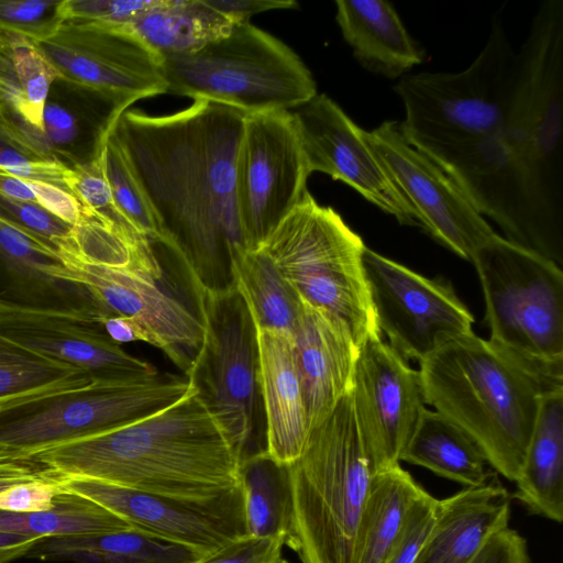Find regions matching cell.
Segmentation results:
<instances>
[{"instance_id": "52a82bcc", "label": "cell", "mask_w": 563, "mask_h": 563, "mask_svg": "<svg viewBox=\"0 0 563 563\" xmlns=\"http://www.w3.org/2000/svg\"><path fill=\"white\" fill-rule=\"evenodd\" d=\"M166 93L205 100L246 115L294 110L317 92L302 59L251 22L191 54L162 60Z\"/></svg>"}, {"instance_id": "5b68a950", "label": "cell", "mask_w": 563, "mask_h": 563, "mask_svg": "<svg viewBox=\"0 0 563 563\" xmlns=\"http://www.w3.org/2000/svg\"><path fill=\"white\" fill-rule=\"evenodd\" d=\"M289 466L294 521L286 542L301 563H353L373 472L351 390L309 432Z\"/></svg>"}, {"instance_id": "9c48e42d", "label": "cell", "mask_w": 563, "mask_h": 563, "mask_svg": "<svg viewBox=\"0 0 563 563\" xmlns=\"http://www.w3.org/2000/svg\"><path fill=\"white\" fill-rule=\"evenodd\" d=\"M191 289L203 339L185 376L196 386L241 463L265 452L257 328L235 287Z\"/></svg>"}, {"instance_id": "836d02e7", "label": "cell", "mask_w": 563, "mask_h": 563, "mask_svg": "<svg viewBox=\"0 0 563 563\" xmlns=\"http://www.w3.org/2000/svg\"><path fill=\"white\" fill-rule=\"evenodd\" d=\"M91 383L82 369L46 357L0 334V401Z\"/></svg>"}, {"instance_id": "6da1fadb", "label": "cell", "mask_w": 563, "mask_h": 563, "mask_svg": "<svg viewBox=\"0 0 563 563\" xmlns=\"http://www.w3.org/2000/svg\"><path fill=\"white\" fill-rule=\"evenodd\" d=\"M245 113L196 100L175 113L126 110L112 132L137 179L165 246L191 287L224 291L247 251L235 198V162Z\"/></svg>"}, {"instance_id": "4fadbf2b", "label": "cell", "mask_w": 563, "mask_h": 563, "mask_svg": "<svg viewBox=\"0 0 563 563\" xmlns=\"http://www.w3.org/2000/svg\"><path fill=\"white\" fill-rule=\"evenodd\" d=\"M310 176L290 111L245 115L235 198L247 251L256 250L308 191Z\"/></svg>"}, {"instance_id": "8d00e7d4", "label": "cell", "mask_w": 563, "mask_h": 563, "mask_svg": "<svg viewBox=\"0 0 563 563\" xmlns=\"http://www.w3.org/2000/svg\"><path fill=\"white\" fill-rule=\"evenodd\" d=\"M104 167L121 217L137 234L159 244L162 234L155 217L112 131L104 147Z\"/></svg>"}, {"instance_id": "ac0fdd59", "label": "cell", "mask_w": 563, "mask_h": 563, "mask_svg": "<svg viewBox=\"0 0 563 563\" xmlns=\"http://www.w3.org/2000/svg\"><path fill=\"white\" fill-rule=\"evenodd\" d=\"M351 395L373 474L399 464L427 405L419 371L382 335L371 336L360 347Z\"/></svg>"}, {"instance_id": "f907efd6", "label": "cell", "mask_w": 563, "mask_h": 563, "mask_svg": "<svg viewBox=\"0 0 563 563\" xmlns=\"http://www.w3.org/2000/svg\"><path fill=\"white\" fill-rule=\"evenodd\" d=\"M45 136L48 142L66 144L78 133L76 120L63 108L46 104L44 112Z\"/></svg>"}, {"instance_id": "e575fe53", "label": "cell", "mask_w": 563, "mask_h": 563, "mask_svg": "<svg viewBox=\"0 0 563 563\" xmlns=\"http://www.w3.org/2000/svg\"><path fill=\"white\" fill-rule=\"evenodd\" d=\"M67 165L46 137L27 126L0 101V176L49 183L62 188Z\"/></svg>"}, {"instance_id": "ee69618b", "label": "cell", "mask_w": 563, "mask_h": 563, "mask_svg": "<svg viewBox=\"0 0 563 563\" xmlns=\"http://www.w3.org/2000/svg\"><path fill=\"white\" fill-rule=\"evenodd\" d=\"M62 493L56 474L52 479L21 483L0 493V510L20 514L45 511L54 506Z\"/></svg>"}, {"instance_id": "816d5d0a", "label": "cell", "mask_w": 563, "mask_h": 563, "mask_svg": "<svg viewBox=\"0 0 563 563\" xmlns=\"http://www.w3.org/2000/svg\"><path fill=\"white\" fill-rule=\"evenodd\" d=\"M43 539L0 531V563H10L29 552Z\"/></svg>"}, {"instance_id": "4316f807", "label": "cell", "mask_w": 563, "mask_h": 563, "mask_svg": "<svg viewBox=\"0 0 563 563\" xmlns=\"http://www.w3.org/2000/svg\"><path fill=\"white\" fill-rule=\"evenodd\" d=\"M234 24L205 0H157L126 25L163 60L199 51L228 35Z\"/></svg>"}, {"instance_id": "d4e9b609", "label": "cell", "mask_w": 563, "mask_h": 563, "mask_svg": "<svg viewBox=\"0 0 563 563\" xmlns=\"http://www.w3.org/2000/svg\"><path fill=\"white\" fill-rule=\"evenodd\" d=\"M335 21L354 58L371 73L401 78L424 62L393 4L385 0H338Z\"/></svg>"}, {"instance_id": "f6af8a7d", "label": "cell", "mask_w": 563, "mask_h": 563, "mask_svg": "<svg viewBox=\"0 0 563 563\" xmlns=\"http://www.w3.org/2000/svg\"><path fill=\"white\" fill-rule=\"evenodd\" d=\"M471 563H532L527 540L509 527L495 533Z\"/></svg>"}, {"instance_id": "8992f818", "label": "cell", "mask_w": 563, "mask_h": 563, "mask_svg": "<svg viewBox=\"0 0 563 563\" xmlns=\"http://www.w3.org/2000/svg\"><path fill=\"white\" fill-rule=\"evenodd\" d=\"M365 244L307 191L258 247L307 305L338 321L356 346L378 330L363 271Z\"/></svg>"}, {"instance_id": "b9f144b4", "label": "cell", "mask_w": 563, "mask_h": 563, "mask_svg": "<svg viewBox=\"0 0 563 563\" xmlns=\"http://www.w3.org/2000/svg\"><path fill=\"white\" fill-rule=\"evenodd\" d=\"M157 0H60L58 14L67 21L128 24Z\"/></svg>"}, {"instance_id": "83f0119b", "label": "cell", "mask_w": 563, "mask_h": 563, "mask_svg": "<svg viewBox=\"0 0 563 563\" xmlns=\"http://www.w3.org/2000/svg\"><path fill=\"white\" fill-rule=\"evenodd\" d=\"M26 556L77 563H194V551L135 528L40 541Z\"/></svg>"}, {"instance_id": "74e56055", "label": "cell", "mask_w": 563, "mask_h": 563, "mask_svg": "<svg viewBox=\"0 0 563 563\" xmlns=\"http://www.w3.org/2000/svg\"><path fill=\"white\" fill-rule=\"evenodd\" d=\"M104 147L106 145L88 161L76 163L74 166L67 165L64 173L65 188L76 197L82 207L97 211L115 223L133 230L114 205L106 175Z\"/></svg>"}, {"instance_id": "44dd1931", "label": "cell", "mask_w": 563, "mask_h": 563, "mask_svg": "<svg viewBox=\"0 0 563 563\" xmlns=\"http://www.w3.org/2000/svg\"><path fill=\"white\" fill-rule=\"evenodd\" d=\"M56 249L0 220V307L98 323L107 314L80 284L55 276Z\"/></svg>"}, {"instance_id": "3957f363", "label": "cell", "mask_w": 563, "mask_h": 563, "mask_svg": "<svg viewBox=\"0 0 563 563\" xmlns=\"http://www.w3.org/2000/svg\"><path fill=\"white\" fill-rule=\"evenodd\" d=\"M419 364L426 404L460 427L488 465L515 483L541 398L563 390V360L525 356L471 332Z\"/></svg>"}, {"instance_id": "ffe728a7", "label": "cell", "mask_w": 563, "mask_h": 563, "mask_svg": "<svg viewBox=\"0 0 563 563\" xmlns=\"http://www.w3.org/2000/svg\"><path fill=\"white\" fill-rule=\"evenodd\" d=\"M0 334L38 354L86 372L92 382L157 374V368L114 342L98 323L0 307Z\"/></svg>"}, {"instance_id": "8fae6325", "label": "cell", "mask_w": 563, "mask_h": 563, "mask_svg": "<svg viewBox=\"0 0 563 563\" xmlns=\"http://www.w3.org/2000/svg\"><path fill=\"white\" fill-rule=\"evenodd\" d=\"M471 262L478 274L489 340L525 356L563 360V273L495 233Z\"/></svg>"}, {"instance_id": "d590c367", "label": "cell", "mask_w": 563, "mask_h": 563, "mask_svg": "<svg viewBox=\"0 0 563 563\" xmlns=\"http://www.w3.org/2000/svg\"><path fill=\"white\" fill-rule=\"evenodd\" d=\"M12 62L20 88L13 112L33 131L45 136L44 112L48 91L58 74L35 43L18 37L12 44Z\"/></svg>"}, {"instance_id": "1f68e13d", "label": "cell", "mask_w": 563, "mask_h": 563, "mask_svg": "<svg viewBox=\"0 0 563 563\" xmlns=\"http://www.w3.org/2000/svg\"><path fill=\"white\" fill-rule=\"evenodd\" d=\"M234 286L244 298L257 330L292 336L303 301L260 249L244 252L234 264Z\"/></svg>"}, {"instance_id": "60d3db41", "label": "cell", "mask_w": 563, "mask_h": 563, "mask_svg": "<svg viewBox=\"0 0 563 563\" xmlns=\"http://www.w3.org/2000/svg\"><path fill=\"white\" fill-rule=\"evenodd\" d=\"M0 220L23 233L49 245L56 239L69 235V225L47 212L36 202L0 196Z\"/></svg>"}, {"instance_id": "9a60e30c", "label": "cell", "mask_w": 563, "mask_h": 563, "mask_svg": "<svg viewBox=\"0 0 563 563\" xmlns=\"http://www.w3.org/2000/svg\"><path fill=\"white\" fill-rule=\"evenodd\" d=\"M36 46L58 79L85 95L131 106L166 93L162 60L126 24L67 21Z\"/></svg>"}, {"instance_id": "f1b7e54d", "label": "cell", "mask_w": 563, "mask_h": 563, "mask_svg": "<svg viewBox=\"0 0 563 563\" xmlns=\"http://www.w3.org/2000/svg\"><path fill=\"white\" fill-rule=\"evenodd\" d=\"M423 489L399 464L373 475L360 517L353 563H385Z\"/></svg>"}, {"instance_id": "e0dca14e", "label": "cell", "mask_w": 563, "mask_h": 563, "mask_svg": "<svg viewBox=\"0 0 563 563\" xmlns=\"http://www.w3.org/2000/svg\"><path fill=\"white\" fill-rule=\"evenodd\" d=\"M367 141L419 227L456 255L471 261L495 231L453 179L404 136L400 122L387 120Z\"/></svg>"}, {"instance_id": "d6986e66", "label": "cell", "mask_w": 563, "mask_h": 563, "mask_svg": "<svg viewBox=\"0 0 563 563\" xmlns=\"http://www.w3.org/2000/svg\"><path fill=\"white\" fill-rule=\"evenodd\" d=\"M310 174L324 173L355 189L400 224L418 225L375 152L366 131L325 93L290 110Z\"/></svg>"}, {"instance_id": "7c38bea8", "label": "cell", "mask_w": 563, "mask_h": 563, "mask_svg": "<svg viewBox=\"0 0 563 563\" xmlns=\"http://www.w3.org/2000/svg\"><path fill=\"white\" fill-rule=\"evenodd\" d=\"M64 264L57 276L82 285L107 317L135 323L144 342L163 351L186 374L199 351L203 327L196 312L161 285L158 258L111 262L82 256L62 243L54 244Z\"/></svg>"}, {"instance_id": "ab89813d", "label": "cell", "mask_w": 563, "mask_h": 563, "mask_svg": "<svg viewBox=\"0 0 563 563\" xmlns=\"http://www.w3.org/2000/svg\"><path fill=\"white\" fill-rule=\"evenodd\" d=\"M440 499L424 488L412 503L385 563H413L437 520Z\"/></svg>"}, {"instance_id": "f546056e", "label": "cell", "mask_w": 563, "mask_h": 563, "mask_svg": "<svg viewBox=\"0 0 563 563\" xmlns=\"http://www.w3.org/2000/svg\"><path fill=\"white\" fill-rule=\"evenodd\" d=\"M400 461L428 468L464 487L479 485L493 472L479 448L460 427L427 408Z\"/></svg>"}, {"instance_id": "7a4b0ae2", "label": "cell", "mask_w": 563, "mask_h": 563, "mask_svg": "<svg viewBox=\"0 0 563 563\" xmlns=\"http://www.w3.org/2000/svg\"><path fill=\"white\" fill-rule=\"evenodd\" d=\"M33 455L58 475L181 499L239 484L240 459L197 388L143 420Z\"/></svg>"}, {"instance_id": "f35d334b", "label": "cell", "mask_w": 563, "mask_h": 563, "mask_svg": "<svg viewBox=\"0 0 563 563\" xmlns=\"http://www.w3.org/2000/svg\"><path fill=\"white\" fill-rule=\"evenodd\" d=\"M59 1L0 0V31L40 43L63 24Z\"/></svg>"}, {"instance_id": "db71d44e", "label": "cell", "mask_w": 563, "mask_h": 563, "mask_svg": "<svg viewBox=\"0 0 563 563\" xmlns=\"http://www.w3.org/2000/svg\"><path fill=\"white\" fill-rule=\"evenodd\" d=\"M0 196L36 202L32 189L24 180L9 176H0Z\"/></svg>"}, {"instance_id": "c3c4849f", "label": "cell", "mask_w": 563, "mask_h": 563, "mask_svg": "<svg viewBox=\"0 0 563 563\" xmlns=\"http://www.w3.org/2000/svg\"><path fill=\"white\" fill-rule=\"evenodd\" d=\"M208 5L228 16L235 24L251 22L258 13L272 10L294 9V0H205Z\"/></svg>"}, {"instance_id": "484cf974", "label": "cell", "mask_w": 563, "mask_h": 563, "mask_svg": "<svg viewBox=\"0 0 563 563\" xmlns=\"http://www.w3.org/2000/svg\"><path fill=\"white\" fill-rule=\"evenodd\" d=\"M511 498L531 515L563 520V390L541 398Z\"/></svg>"}, {"instance_id": "4dcf8cb0", "label": "cell", "mask_w": 563, "mask_h": 563, "mask_svg": "<svg viewBox=\"0 0 563 563\" xmlns=\"http://www.w3.org/2000/svg\"><path fill=\"white\" fill-rule=\"evenodd\" d=\"M239 484L247 534L283 537L287 542L294 521L289 466L277 463L265 452L257 453L240 463Z\"/></svg>"}, {"instance_id": "f5cc1de1", "label": "cell", "mask_w": 563, "mask_h": 563, "mask_svg": "<svg viewBox=\"0 0 563 563\" xmlns=\"http://www.w3.org/2000/svg\"><path fill=\"white\" fill-rule=\"evenodd\" d=\"M101 327L104 332L117 343L144 342V336L140 328L131 320L120 316L107 317Z\"/></svg>"}, {"instance_id": "7dc6e473", "label": "cell", "mask_w": 563, "mask_h": 563, "mask_svg": "<svg viewBox=\"0 0 563 563\" xmlns=\"http://www.w3.org/2000/svg\"><path fill=\"white\" fill-rule=\"evenodd\" d=\"M54 477V471L34 455L0 452V493L21 483L52 479Z\"/></svg>"}, {"instance_id": "ba28073f", "label": "cell", "mask_w": 563, "mask_h": 563, "mask_svg": "<svg viewBox=\"0 0 563 563\" xmlns=\"http://www.w3.org/2000/svg\"><path fill=\"white\" fill-rule=\"evenodd\" d=\"M196 389L173 374L38 393L0 401V452L40 451L109 432L165 410Z\"/></svg>"}, {"instance_id": "bcb514c9", "label": "cell", "mask_w": 563, "mask_h": 563, "mask_svg": "<svg viewBox=\"0 0 563 563\" xmlns=\"http://www.w3.org/2000/svg\"><path fill=\"white\" fill-rule=\"evenodd\" d=\"M24 181L32 189L36 203L47 212L69 225H75L79 221L82 206L70 192L59 186L45 181Z\"/></svg>"}, {"instance_id": "11a10c76", "label": "cell", "mask_w": 563, "mask_h": 563, "mask_svg": "<svg viewBox=\"0 0 563 563\" xmlns=\"http://www.w3.org/2000/svg\"><path fill=\"white\" fill-rule=\"evenodd\" d=\"M278 563H289V562L282 558Z\"/></svg>"}, {"instance_id": "7bdbcfd3", "label": "cell", "mask_w": 563, "mask_h": 563, "mask_svg": "<svg viewBox=\"0 0 563 563\" xmlns=\"http://www.w3.org/2000/svg\"><path fill=\"white\" fill-rule=\"evenodd\" d=\"M285 544L283 537L245 536L194 563H278Z\"/></svg>"}, {"instance_id": "2e32d148", "label": "cell", "mask_w": 563, "mask_h": 563, "mask_svg": "<svg viewBox=\"0 0 563 563\" xmlns=\"http://www.w3.org/2000/svg\"><path fill=\"white\" fill-rule=\"evenodd\" d=\"M56 483L62 492L89 499L132 528L183 545L200 558L249 536L240 484L212 498L181 499L84 477L56 474Z\"/></svg>"}, {"instance_id": "681fc988", "label": "cell", "mask_w": 563, "mask_h": 563, "mask_svg": "<svg viewBox=\"0 0 563 563\" xmlns=\"http://www.w3.org/2000/svg\"><path fill=\"white\" fill-rule=\"evenodd\" d=\"M18 37L0 31V101H5L12 110L20 95L12 62V44Z\"/></svg>"}, {"instance_id": "cb8c5ba5", "label": "cell", "mask_w": 563, "mask_h": 563, "mask_svg": "<svg viewBox=\"0 0 563 563\" xmlns=\"http://www.w3.org/2000/svg\"><path fill=\"white\" fill-rule=\"evenodd\" d=\"M257 342L265 453L279 464L290 465L300 456L310 432L292 336L257 330Z\"/></svg>"}, {"instance_id": "5bb4252c", "label": "cell", "mask_w": 563, "mask_h": 563, "mask_svg": "<svg viewBox=\"0 0 563 563\" xmlns=\"http://www.w3.org/2000/svg\"><path fill=\"white\" fill-rule=\"evenodd\" d=\"M362 262L378 330L406 361L420 362L473 332L474 317L450 283L424 277L368 247Z\"/></svg>"}, {"instance_id": "7402d4cb", "label": "cell", "mask_w": 563, "mask_h": 563, "mask_svg": "<svg viewBox=\"0 0 563 563\" xmlns=\"http://www.w3.org/2000/svg\"><path fill=\"white\" fill-rule=\"evenodd\" d=\"M292 345L311 430L351 390L360 349L338 321L305 302Z\"/></svg>"}, {"instance_id": "603a6c76", "label": "cell", "mask_w": 563, "mask_h": 563, "mask_svg": "<svg viewBox=\"0 0 563 563\" xmlns=\"http://www.w3.org/2000/svg\"><path fill=\"white\" fill-rule=\"evenodd\" d=\"M511 496L494 471L479 485L440 499L437 520L413 563H471L509 527Z\"/></svg>"}, {"instance_id": "30bf717a", "label": "cell", "mask_w": 563, "mask_h": 563, "mask_svg": "<svg viewBox=\"0 0 563 563\" xmlns=\"http://www.w3.org/2000/svg\"><path fill=\"white\" fill-rule=\"evenodd\" d=\"M516 55L499 18L478 56L457 73L407 74L394 86L410 144L450 143L498 133L512 96Z\"/></svg>"}, {"instance_id": "277c9868", "label": "cell", "mask_w": 563, "mask_h": 563, "mask_svg": "<svg viewBox=\"0 0 563 563\" xmlns=\"http://www.w3.org/2000/svg\"><path fill=\"white\" fill-rule=\"evenodd\" d=\"M563 0H545L516 55L509 110L488 137L493 153L512 166L545 219L563 230Z\"/></svg>"}, {"instance_id": "d6a6232c", "label": "cell", "mask_w": 563, "mask_h": 563, "mask_svg": "<svg viewBox=\"0 0 563 563\" xmlns=\"http://www.w3.org/2000/svg\"><path fill=\"white\" fill-rule=\"evenodd\" d=\"M131 526L121 517L84 497L62 493L45 511L0 510V531L41 539L96 536L121 531Z\"/></svg>"}]
</instances>
